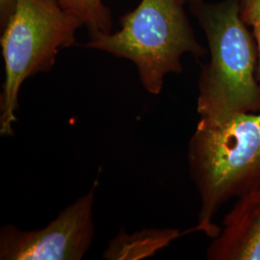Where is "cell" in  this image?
<instances>
[{
    "label": "cell",
    "instance_id": "6da1fadb",
    "mask_svg": "<svg viewBox=\"0 0 260 260\" xmlns=\"http://www.w3.org/2000/svg\"><path fill=\"white\" fill-rule=\"evenodd\" d=\"M210 53L199 79L200 121L216 125L242 113L260 112L258 55L252 33L242 20L239 0L192 6Z\"/></svg>",
    "mask_w": 260,
    "mask_h": 260
},
{
    "label": "cell",
    "instance_id": "7a4b0ae2",
    "mask_svg": "<svg viewBox=\"0 0 260 260\" xmlns=\"http://www.w3.org/2000/svg\"><path fill=\"white\" fill-rule=\"evenodd\" d=\"M190 175L201 198L192 232L215 238V215L228 201L260 185V112L235 115L221 124L198 122L188 144Z\"/></svg>",
    "mask_w": 260,
    "mask_h": 260
},
{
    "label": "cell",
    "instance_id": "3957f363",
    "mask_svg": "<svg viewBox=\"0 0 260 260\" xmlns=\"http://www.w3.org/2000/svg\"><path fill=\"white\" fill-rule=\"evenodd\" d=\"M183 5L180 0H141L121 18V30L91 33L85 47L128 59L136 66L143 87L159 94L166 75L182 72V56L206 53Z\"/></svg>",
    "mask_w": 260,
    "mask_h": 260
},
{
    "label": "cell",
    "instance_id": "277c9868",
    "mask_svg": "<svg viewBox=\"0 0 260 260\" xmlns=\"http://www.w3.org/2000/svg\"><path fill=\"white\" fill-rule=\"evenodd\" d=\"M83 21L57 0H17L2 29L5 79L0 95V134L12 136L22 83L48 72L61 49L75 45Z\"/></svg>",
    "mask_w": 260,
    "mask_h": 260
},
{
    "label": "cell",
    "instance_id": "5b68a950",
    "mask_svg": "<svg viewBox=\"0 0 260 260\" xmlns=\"http://www.w3.org/2000/svg\"><path fill=\"white\" fill-rule=\"evenodd\" d=\"M98 181L46 228L23 232L14 224L0 231L1 260H80L94 235L93 205Z\"/></svg>",
    "mask_w": 260,
    "mask_h": 260
},
{
    "label": "cell",
    "instance_id": "8992f818",
    "mask_svg": "<svg viewBox=\"0 0 260 260\" xmlns=\"http://www.w3.org/2000/svg\"><path fill=\"white\" fill-rule=\"evenodd\" d=\"M209 260H260V185L237 199L206 251Z\"/></svg>",
    "mask_w": 260,
    "mask_h": 260
},
{
    "label": "cell",
    "instance_id": "52a82bcc",
    "mask_svg": "<svg viewBox=\"0 0 260 260\" xmlns=\"http://www.w3.org/2000/svg\"><path fill=\"white\" fill-rule=\"evenodd\" d=\"M190 233V230L180 233L174 229L143 231L132 235L121 233L111 240L108 249L103 253V258L139 259L147 257L167 247L171 242L180 237L183 233Z\"/></svg>",
    "mask_w": 260,
    "mask_h": 260
},
{
    "label": "cell",
    "instance_id": "ba28073f",
    "mask_svg": "<svg viewBox=\"0 0 260 260\" xmlns=\"http://www.w3.org/2000/svg\"><path fill=\"white\" fill-rule=\"evenodd\" d=\"M66 10L75 14L89 28L90 34L94 32H111V14L103 0H57Z\"/></svg>",
    "mask_w": 260,
    "mask_h": 260
},
{
    "label": "cell",
    "instance_id": "9c48e42d",
    "mask_svg": "<svg viewBox=\"0 0 260 260\" xmlns=\"http://www.w3.org/2000/svg\"><path fill=\"white\" fill-rule=\"evenodd\" d=\"M239 6L242 20L251 26L256 43L258 55L257 76L260 83V0H239Z\"/></svg>",
    "mask_w": 260,
    "mask_h": 260
},
{
    "label": "cell",
    "instance_id": "30bf717a",
    "mask_svg": "<svg viewBox=\"0 0 260 260\" xmlns=\"http://www.w3.org/2000/svg\"><path fill=\"white\" fill-rule=\"evenodd\" d=\"M17 0H0V23L1 28L5 25L14 12Z\"/></svg>",
    "mask_w": 260,
    "mask_h": 260
},
{
    "label": "cell",
    "instance_id": "8fae6325",
    "mask_svg": "<svg viewBox=\"0 0 260 260\" xmlns=\"http://www.w3.org/2000/svg\"><path fill=\"white\" fill-rule=\"evenodd\" d=\"M182 3H190L192 6L193 5H195V4H198V3H200V2H202L203 0H180Z\"/></svg>",
    "mask_w": 260,
    "mask_h": 260
}]
</instances>
